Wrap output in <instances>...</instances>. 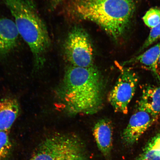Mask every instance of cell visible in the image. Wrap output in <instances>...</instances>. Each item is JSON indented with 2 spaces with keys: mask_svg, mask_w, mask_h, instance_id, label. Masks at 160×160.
Instances as JSON below:
<instances>
[{
  "mask_svg": "<svg viewBox=\"0 0 160 160\" xmlns=\"http://www.w3.org/2000/svg\"><path fill=\"white\" fill-rule=\"evenodd\" d=\"M19 35L14 22L0 18V56L7 55L15 48Z\"/></svg>",
  "mask_w": 160,
  "mask_h": 160,
  "instance_id": "9c48e42d",
  "label": "cell"
},
{
  "mask_svg": "<svg viewBox=\"0 0 160 160\" xmlns=\"http://www.w3.org/2000/svg\"><path fill=\"white\" fill-rule=\"evenodd\" d=\"M142 19L148 27L152 28L160 22V9L151 8L146 13Z\"/></svg>",
  "mask_w": 160,
  "mask_h": 160,
  "instance_id": "9a60e30c",
  "label": "cell"
},
{
  "mask_svg": "<svg viewBox=\"0 0 160 160\" xmlns=\"http://www.w3.org/2000/svg\"><path fill=\"white\" fill-rule=\"evenodd\" d=\"M139 82L135 72L123 68L115 84L108 96V101L116 112L127 114Z\"/></svg>",
  "mask_w": 160,
  "mask_h": 160,
  "instance_id": "8992f818",
  "label": "cell"
},
{
  "mask_svg": "<svg viewBox=\"0 0 160 160\" xmlns=\"http://www.w3.org/2000/svg\"><path fill=\"white\" fill-rule=\"evenodd\" d=\"M105 89L103 76L95 65H70L57 89V105L70 115H93L103 107Z\"/></svg>",
  "mask_w": 160,
  "mask_h": 160,
  "instance_id": "6da1fadb",
  "label": "cell"
},
{
  "mask_svg": "<svg viewBox=\"0 0 160 160\" xmlns=\"http://www.w3.org/2000/svg\"><path fill=\"white\" fill-rule=\"evenodd\" d=\"M134 160H160V132L150 140Z\"/></svg>",
  "mask_w": 160,
  "mask_h": 160,
  "instance_id": "4fadbf2b",
  "label": "cell"
},
{
  "mask_svg": "<svg viewBox=\"0 0 160 160\" xmlns=\"http://www.w3.org/2000/svg\"><path fill=\"white\" fill-rule=\"evenodd\" d=\"M93 134L98 149L107 159L111 158L113 148V126L107 119H100L95 123Z\"/></svg>",
  "mask_w": 160,
  "mask_h": 160,
  "instance_id": "ba28073f",
  "label": "cell"
},
{
  "mask_svg": "<svg viewBox=\"0 0 160 160\" xmlns=\"http://www.w3.org/2000/svg\"><path fill=\"white\" fill-rule=\"evenodd\" d=\"M19 106L12 98L0 101V131H7L11 128L19 115Z\"/></svg>",
  "mask_w": 160,
  "mask_h": 160,
  "instance_id": "30bf717a",
  "label": "cell"
},
{
  "mask_svg": "<svg viewBox=\"0 0 160 160\" xmlns=\"http://www.w3.org/2000/svg\"><path fill=\"white\" fill-rule=\"evenodd\" d=\"M160 57V43L138 56L134 59V61L151 71L156 79L160 82V77L158 71Z\"/></svg>",
  "mask_w": 160,
  "mask_h": 160,
  "instance_id": "8fae6325",
  "label": "cell"
},
{
  "mask_svg": "<svg viewBox=\"0 0 160 160\" xmlns=\"http://www.w3.org/2000/svg\"><path fill=\"white\" fill-rule=\"evenodd\" d=\"M82 140L74 134L57 133L44 140L31 160H89Z\"/></svg>",
  "mask_w": 160,
  "mask_h": 160,
  "instance_id": "277c9868",
  "label": "cell"
},
{
  "mask_svg": "<svg viewBox=\"0 0 160 160\" xmlns=\"http://www.w3.org/2000/svg\"><path fill=\"white\" fill-rule=\"evenodd\" d=\"M12 147L7 131H0V160H6L8 158Z\"/></svg>",
  "mask_w": 160,
  "mask_h": 160,
  "instance_id": "5bb4252c",
  "label": "cell"
},
{
  "mask_svg": "<svg viewBox=\"0 0 160 160\" xmlns=\"http://www.w3.org/2000/svg\"><path fill=\"white\" fill-rule=\"evenodd\" d=\"M66 1H67V0H53V4L55 6L57 5Z\"/></svg>",
  "mask_w": 160,
  "mask_h": 160,
  "instance_id": "e0dca14e",
  "label": "cell"
},
{
  "mask_svg": "<svg viewBox=\"0 0 160 160\" xmlns=\"http://www.w3.org/2000/svg\"><path fill=\"white\" fill-rule=\"evenodd\" d=\"M76 17L93 22L115 40L123 35L135 10L133 0H73Z\"/></svg>",
  "mask_w": 160,
  "mask_h": 160,
  "instance_id": "7a4b0ae2",
  "label": "cell"
},
{
  "mask_svg": "<svg viewBox=\"0 0 160 160\" xmlns=\"http://www.w3.org/2000/svg\"><path fill=\"white\" fill-rule=\"evenodd\" d=\"M160 38V22L151 29L149 34L142 47L141 51L147 48Z\"/></svg>",
  "mask_w": 160,
  "mask_h": 160,
  "instance_id": "2e32d148",
  "label": "cell"
},
{
  "mask_svg": "<svg viewBox=\"0 0 160 160\" xmlns=\"http://www.w3.org/2000/svg\"><path fill=\"white\" fill-rule=\"evenodd\" d=\"M157 119L139 100L134 113L122 133L123 142L128 146L133 145Z\"/></svg>",
  "mask_w": 160,
  "mask_h": 160,
  "instance_id": "52a82bcc",
  "label": "cell"
},
{
  "mask_svg": "<svg viewBox=\"0 0 160 160\" xmlns=\"http://www.w3.org/2000/svg\"><path fill=\"white\" fill-rule=\"evenodd\" d=\"M15 19L19 35L29 46L34 66L39 69L43 65L45 55L51 45L44 22L31 0H3Z\"/></svg>",
  "mask_w": 160,
  "mask_h": 160,
  "instance_id": "3957f363",
  "label": "cell"
},
{
  "mask_svg": "<svg viewBox=\"0 0 160 160\" xmlns=\"http://www.w3.org/2000/svg\"><path fill=\"white\" fill-rule=\"evenodd\" d=\"M64 53L71 65L81 68L94 65L91 39L81 27H73L69 32L64 44Z\"/></svg>",
  "mask_w": 160,
  "mask_h": 160,
  "instance_id": "5b68a950",
  "label": "cell"
},
{
  "mask_svg": "<svg viewBox=\"0 0 160 160\" xmlns=\"http://www.w3.org/2000/svg\"><path fill=\"white\" fill-rule=\"evenodd\" d=\"M158 65L160 67V57L159 59V60L158 64Z\"/></svg>",
  "mask_w": 160,
  "mask_h": 160,
  "instance_id": "ac0fdd59",
  "label": "cell"
},
{
  "mask_svg": "<svg viewBox=\"0 0 160 160\" xmlns=\"http://www.w3.org/2000/svg\"><path fill=\"white\" fill-rule=\"evenodd\" d=\"M139 100L147 106L158 118L160 113V86H146Z\"/></svg>",
  "mask_w": 160,
  "mask_h": 160,
  "instance_id": "7c38bea8",
  "label": "cell"
}]
</instances>
